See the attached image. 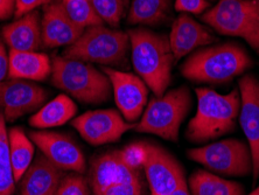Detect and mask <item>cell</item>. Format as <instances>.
Instances as JSON below:
<instances>
[{"label":"cell","instance_id":"26","mask_svg":"<svg viewBox=\"0 0 259 195\" xmlns=\"http://www.w3.org/2000/svg\"><path fill=\"white\" fill-rule=\"evenodd\" d=\"M90 2L102 21L113 27L119 24L127 7V0H90Z\"/></svg>","mask_w":259,"mask_h":195},{"label":"cell","instance_id":"14","mask_svg":"<svg viewBox=\"0 0 259 195\" xmlns=\"http://www.w3.org/2000/svg\"><path fill=\"white\" fill-rule=\"evenodd\" d=\"M30 139L46 158L63 171L85 172V157L69 136L52 131L30 132Z\"/></svg>","mask_w":259,"mask_h":195},{"label":"cell","instance_id":"31","mask_svg":"<svg viewBox=\"0 0 259 195\" xmlns=\"http://www.w3.org/2000/svg\"><path fill=\"white\" fill-rule=\"evenodd\" d=\"M7 76H9V54L5 46L0 42V83L5 81Z\"/></svg>","mask_w":259,"mask_h":195},{"label":"cell","instance_id":"28","mask_svg":"<svg viewBox=\"0 0 259 195\" xmlns=\"http://www.w3.org/2000/svg\"><path fill=\"white\" fill-rule=\"evenodd\" d=\"M120 155L125 163L137 170H143L145 159H146V150L144 143L131 144L120 151Z\"/></svg>","mask_w":259,"mask_h":195},{"label":"cell","instance_id":"37","mask_svg":"<svg viewBox=\"0 0 259 195\" xmlns=\"http://www.w3.org/2000/svg\"><path fill=\"white\" fill-rule=\"evenodd\" d=\"M0 195H2V194H0Z\"/></svg>","mask_w":259,"mask_h":195},{"label":"cell","instance_id":"3","mask_svg":"<svg viewBox=\"0 0 259 195\" xmlns=\"http://www.w3.org/2000/svg\"><path fill=\"white\" fill-rule=\"evenodd\" d=\"M251 64L252 60L244 48L228 42L194 52L182 63L180 70L192 82L220 84L242 75Z\"/></svg>","mask_w":259,"mask_h":195},{"label":"cell","instance_id":"17","mask_svg":"<svg viewBox=\"0 0 259 195\" xmlns=\"http://www.w3.org/2000/svg\"><path fill=\"white\" fill-rule=\"evenodd\" d=\"M63 177V170L37 154L19 181V195H56Z\"/></svg>","mask_w":259,"mask_h":195},{"label":"cell","instance_id":"1","mask_svg":"<svg viewBox=\"0 0 259 195\" xmlns=\"http://www.w3.org/2000/svg\"><path fill=\"white\" fill-rule=\"evenodd\" d=\"M127 34L133 68L154 96H161L170 83L175 61L168 37L146 28L131 29Z\"/></svg>","mask_w":259,"mask_h":195},{"label":"cell","instance_id":"25","mask_svg":"<svg viewBox=\"0 0 259 195\" xmlns=\"http://www.w3.org/2000/svg\"><path fill=\"white\" fill-rule=\"evenodd\" d=\"M70 19L83 29L103 25L90 0H61Z\"/></svg>","mask_w":259,"mask_h":195},{"label":"cell","instance_id":"27","mask_svg":"<svg viewBox=\"0 0 259 195\" xmlns=\"http://www.w3.org/2000/svg\"><path fill=\"white\" fill-rule=\"evenodd\" d=\"M89 181L82 175H64L56 195H89Z\"/></svg>","mask_w":259,"mask_h":195},{"label":"cell","instance_id":"13","mask_svg":"<svg viewBox=\"0 0 259 195\" xmlns=\"http://www.w3.org/2000/svg\"><path fill=\"white\" fill-rule=\"evenodd\" d=\"M241 95L239 123L252 155L253 179L259 178V80L247 74L238 81Z\"/></svg>","mask_w":259,"mask_h":195},{"label":"cell","instance_id":"8","mask_svg":"<svg viewBox=\"0 0 259 195\" xmlns=\"http://www.w3.org/2000/svg\"><path fill=\"white\" fill-rule=\"evenodd\" d=\"M189 159L215 173L227 177H246L252 173V155L247 143L224 139L204 146L190 148Z\"/></svg>","mask_w":259,"mask_h":195},{"label":"cell","instance_id":"19","mask_svg":"<svg viewBox=\"0 0 259 195\" xmlns=\"http://www.w3.org/2000/svg\"><path fill=\"white\" fill-rule=\"evenodd\" d=\"M52 75V61L45 53L20 52L10 49L9 79L44 81Z\"/></svg>","mask_w":259,"mask_h":195},{"label":"cell","instance_id":"34","mask_svg":"<svg viewBox=\"0 0 259 195\" xmlns=\"http://www.w3.org/2000/svg\"><path fill=\"white\" fill-rule=\"evenodd\" d=\"M249 195H259V186L257 187V188L256 189H254V190H252V192H251Z\"/></svg>","mask_w":259,"mask_h":195},{"label":"cell","instance_id":"20","mask_svg":"<svg viewBox=\"0 0 259 195\" xmlns=\"http://www.w3.org/2000/svg\"><path fill=\"white\" fill-rule=\"evenodd\" d=\"M77 106L68 95H59L46 103L29 118V125L35 129H52L66 124L75 117Z\"/></svg>","mask_w":259,"mask_h":195},{"label":"cell","instance_id":"6","mask_svg":"<svg viewBox=\"0 0 259 195\" xmlns=\"http://www.w3.org/2000/svg\"><path fill=\"white\" fill-rule=\"evenodd\" d=\"M128 49L127 33L97 25L84 29L82 35L67 47L64 57L105 67L123 66Z\"/></svg>","mask_w":259,"mask_h":195},{"label":"cell","instance_id":"30","mask_svg":"<svg viewBox=\"0 0 259 195\" xmlns=\"http://www.w3.org/2000/svg\"><path fill=\"white\" fill-rule=\"evenodd\" d=\"M52 0H14V14L17 18L34 12L37 7L48 5Z\"/></svg>","mask_w":259,"mask_h":195},{"label":"cell","instance_id":"9","mask_svg":"<svg viewBox=\"0 0 259 195\" xmlns=\"http://www.w3.org/2000/svg\"><path fill=\"white\" fill-rule=\"evenodd\" d=\"M146 150L143 170L150 186L151 195H170L185 185L184 170L177 159L162 147L144 143Z\"/></svg>","mask_w":259,"mask_h":195},{"label":"cell","instance_id":"15","mask_svg":"<svg viewBox=\"0 0 259 195\" xmlns=\"http://www.w3.org/2000/svg\"><path fill=\"white\" fill-rule=\"evenodd\" d=\"M83 32L84 29L76 25L68 15L62 2L48 4L41 19L42 44L46 47H69Z\"/></svg>","mask_w":259,"mask_h":195},{"label":"cell","instance_id":"29","mask_svg":"<svg viewBox=\"0 0 259 195\" xmlns=\"http://www.w3.org/2000/svg\"><path fill=\"white\" fill-rule=\"evenodd\" d=\"M174 7L180 13L202 14L208 11L210 3L208 0H175Z\"/></svg>","mask_w":259,"mask_h":195},{"label":"cell","instance_id":"7","mask_svg":"<svg viewBox=\"0 0 259 195\" xmlns=\"http://www.w3.org/2000/svg\"><path fill=\"white\" fill-rule=\"evenodd\" d=\"M201 20L222 35L244 39L259 54V3L257 0H219Z\"/></svg>","mask_w":259,"mask_h":195},{"label":"cell","instance_id":"12","mask_svg":"<svg viewBox=\"0 0 259 195\" xmlns=\"http://www.w3.org/2000/svg\"><path fill=\"white\" fill-rule=\"evenodd\" d=\"M110 80L113 97L121 116L128 123H136L142 117L148 99V87L139 76L131 72L103 68Z\"/></svg>","mask_w":259,"mask_h":195},{"label":"cell","instance_id":"33","mask_svg":"<svg viewBox=\"0 0 259 195\" xmlns=\"http://www.w3.org/2000/svg\"><path fill=\"white\" fill-rule=\"evenodd\" d=\"M170 195H190V192L187 187V183H185V185L179 187V188L177 190H174V192Z\"/></svg>","mask_w":259,"mask_h":195},{"label":"cell","instance_id":"22","mask_svg":"<svg viewBox=\"0 0 259 195\" xmlns=\"http://www.w3.org/2000/svg\"><path fill=\"white\" fill-rule=\"evenodd\" d=\"M9 141L14 179L15 182H19L34 160L35 147L32 139L20 128L10 129Z\"/></svg>","mask_w":259,"mask_h":195},{"label":"cell","instance_id":"4","mask_svg":"<svg viewBox=\"0 0 259 195\" xmlns=\"http://www.w3.org/2000/svg\"><path fill=\"white\" fill-rule=\"evenodd\" d=\"M52 83L68 96L87 104H101L109 101L112 93L110 80L84 61L56 56L52 61Z\"/></svg>","mask_w":259,"mask_h":195},{"label":"cell","instance_id":"10","mask_svg":"<svg viewBox=\"0 0 259 195\" xmlns=\"http://www.w3.org/2000/svg\"><path fill=\"white\" fill-rule=\"evenodd\" d=\"M82 138L94 146L115 143L136 123H128L116 110L102 109L88 111L71 122Z\"/></svg>","mask_w":259,"mask_h":195},{"label":"cell","instance_id":"24","mask_svg":"<svg viewBox=\"0 0 259 195\" xmlns=\"http://www.w3.org/2000/svg\"><path fill=\"white\" fill-rule=\"evenodd\" d=\"M15 192V179L10 153L9 130L6 120L0 110V194L13 195Z\"/></svg>","mask_w":259,"mask_h":195},{"label":"cell","instance_id":"35","mask_svg":"<svg viewBox=\"0 0 259 195\" xmlns=\"http://www.w3.org/2000/svg\"><path fill=\"white\" fill-rule=\"evenodd\" d=\"M7 2L11 3V4H13V5H14V0H7Z\"/></svg>","mask_w":259,"mask_h":195},{"label":"cell","instance_id":"18","mask_svg":"<svg viewBox=\"0 0 259 195\" xmlns=\"http://www.w3.org/2000/svg\"><path fill=\"white\" fill-rule=\"evenodd\" d=\"M3 37L13 51L36 52L42 45L39 12L34 11L6 25L3 28Z\"/></svg>","mask_w":259,"mask_h":195},{"label":"cell","instance_id":"36","mask_svg":"<svg viewBox=\"0 0 259 195\" xmlns=\"http://www.w3.org/2000/svg\"><path fill=\"white\" fill-rule=\"evenodd\" d=\"M208 2H209V3H210V2H214V0H208Z\"/></svg>","mask_w":259,"mask_h":195},{"label":"cell","instance_id":"5","mask_svg":"<svg viewBox=\"0 0 259 195\" xmlns=\"http://www.w3.org/2000/svg\"><path fill=\"white\" fill-rule=\"evenodd\" d=\"M192 106V95L187 87L166 91L154 96L145 108L140 121L136 123L137 132L150 133L160 138L177 141L179 130Z\"/></svg>","mask_w":259,"mask_h":195},{"label":"cell","instance_id":"2","mask_svg":"<svg viewBox=\"0 0 259 195\" xmlns=\"http://www.w3.org/2000/svg\"><path fill=\"white\" fill-rule=\"evenodd\" d=\"M195 117L188 123L186 137L192 143L202 144L232 131L241 110L239 90L222 95L209 88H197Z\"/></svg>","mask_w":259,"mask_h":195},{"label":"cell","instance_id":"16","mask_svg":"<svg viewBox=\"0 0 259 195\" xmlns=\"http://www.w3.org/2000/svg\"><path fill=\"white\" fill-rule=\"evenodd\" d=\"M168 40L174 59L179 61L199 47L210 45L216 39L210 30L184 13L173 22Z\"/></svg>","mask_w":259,"mask_h":195},{"label":"cell","instance_id":"32","mask_svg":"<svg viewBox=\"0 0 259 195\" xmlns=\"http://www.w3.org/2000/svg\"><path fill=\"white\" fill-rule=\"evenodd\" d=\"M14 13V5L7 0H0V21L9 19Z\"/></svg>","mask_w":259,"mask_h":195},{"label":"cell","instance_id":"11","mask_svg":"<svg viewBox=\"0 0 259 195\" xmlns=\"http://www.w3.org/2000/svg\"><path fill=\"white\" fill-rule=\"evenodd\" d=\"M48 93L35 82L7 79L0 83V110L6 122H14L36 111L47 101Z\"/></svg>","mask_w":259,"mask_h":195},{"label":"cell","instance_id":"21","mask_svg":"<svg viewBox=\"0 0 259 195\" xmlns=\"http://www.w3.org/2000/svg\"><path fill=\"white\" fill-rule=\"evenodd\" d=\"M190 195H243L244 187L210 172L197 170L189 177Z\"/></svg>","mask_w":259,"mask_h":195},{"label":"cell","instance_id":"23","mask_svg":"<svg viewBox=\"0 0 259 195\" xmlns=\"http://www.w3.org/2000/svg\"><path fill=\"white\" fill-rule=\"evenodd\" d=\"M170 12V0H132L127 21L132 25L155 26L166 21Z\"/></svg>","mask_w":259,"mask_h":195}]
</instances>
